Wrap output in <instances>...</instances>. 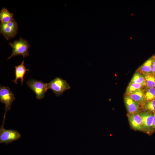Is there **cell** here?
Returning a JSON list of instances; mask_svg holds the SVG:
<instances>
[{"label":"cell","instance_id":"ac0fdd59","mask_svg":"<svg viewBox=\"0 0 155 155\" xmlns=\"http://www.w3.org/2000/svg\"><path fill=\"white\" fill-rule=\"evenodd\" d=\"M144 90V102L155 99V88L145 87Z\"/></svg>","mask_w":155,"mask_h":155},{"label":"cell","instance_id":"d6986e66","mask_svg":"<svg viewBox=\"0 0 155 155\" xmlns=\"http://www.w3.org/2000/svg\"><path fill=\"white\" fill-rule=\"evenodd\" d=\"M153 114V119L152 130V133L155 131V112Z\"/></svg>","mask_w":155,"mask_h":155},{"label":"cell","instance_id":"4fadbf2b","mask_svg":"<svg viewBox=\"0 0 155 155\" xmlns=\"http://www.w3.org/2000/svg\"><path fill=\"white\" fill-rule=\"evenodd\" d=\"M13 14L11 13L6 8H3L0 11V20L1 23H6L14 20Z\"/></svg>","mask_w":155,"mask_h":155},{"label":"cell","instance_id":"7a4b0ae2","mask_svg":"<svg viewBox=\"0 0 155 155\" xmlns=\"http://www.w3.org/2000/svg\"><path fill=\"white\" fill-rule=\"evenodd\" d=\"M6 115H4L3 123L0 128V143L7 145L19 140L21 135L18 131L14 130L7 129L4 127Z\"/></svg>","mask_w":155,"mask_h":155},{"label":"cell","instance_id":"5b68a950","mask_svg":"<svg viewBox=\"0 0 155 155\" xmlns=\"http://www.w3.org/2000/svg\"><path fill=\"white\" fill-rule=\"evenodd\" d=\"M15 99L14 94L9 86H0V101L5 105L4 115H6L7 112L11 109L12 102Z\"/></svg>","mask_w":155,"mask_h":155},{"label":"cell","instance_id":"2e32d148","mask_svg":"<svg viewBox=\"0 0 155 155\" xmlns=\"http://www.w3.org/2000/svg\"><path fill=\"white\" fill-rule=\"evenodd\" d=\"M130 82L141 84L145 87V83L144 76L137 71L133 74Z\"/></svg>","mask_w":155,"mask_h":155},{"label":"cell","instance_id":"30bf717a","mask_svg":"<svg viewBox=\"0 0 155 155\" xmlns=\"http://www.w3.org/2000/svg\"><path fill=\"white\" fill-rule=\"evenodd\" d=\"M24 61L23 60L21 64L17 66H15V79L14 80H12L16 84H18L17 80L19 79H21V84L22 85L23 81L24 80V78L26 72L27 71H29V69H26L24 65Z\"/></svg>","mask_w":155,"mask_h":155},{"label":"cell","instance_id":"9c48e42d","mask_svg":"<svg viewBox=\"0 0 155 155\" xmlns=\"http://www.w3.org/2000/svg\"><path fill=\"white\" fill-rule=\"evenodd\" d=\"M124 100L128 113H140V104L125 95L124 96Z\"/></svg>","mask_w":155,"mask_h":155},{"label":"cell","instance_id":"ba28073f","mask_svg":"<svg viewBox=\"0 0 155 155\" xmlns=\"http://www.w3.org/2000/svg\"><path fill=\"white\" fill-rule=\"evenodd\" d=\"M127 117L129 124L133 129L144 132L142 119L140 113H128Z\"/></svg>","mask_w":155,"mask_h":155},{"label":"cell","instance_id":"7c38bea8","mask_svg":"<svg viewBox=\"0 0 155 155\" xmlns=\"http://www.w3.org/2000/svg\"><path fill=\"white\" fill-rule=\"evenodd\" d=\"M125 95L138 103L140 105L144 102V90L143 88L139 89L131 94Z\"/></svg>","mask_w":155,"mask_h":155},{"label":"cell","instance_id":"8fae6325","mask_svg":"<svg viewBox=\"0 0 155 155\" xmlns=\"http://www.w3.org/2000/svg\"><path fill=\"white\" fill-rule=\"evenodd\" d=\"M155 59V54H154L141 65L137 71H139L142 75L147 73H151L152 64Z\"/></svg>","mask_w":155,"mask_h":155},{"label":"cell","instance_id":"5bb4252c","mask_svg":"<svg viewBox=\"0 0 155 155\" xmlns=\"http://www.w3.org/2000/svg\"><path fill=\"white\" fill-rule=\"evenodd\" d=\"M145 79L146 88H155V75L151 73L143 75Z\"/></svg>","mask_w":155,"mask_h":155},{"label":"cell","instance_id":"ffe728a7","mask_svg":"<svg viewBox=\"0 0 155 155\" xmlns=\"http://www.w3.org/2000/svg\"><path fill=\"white\" fill-rule=\"evenodd\" d=\"M152 73L155 75V59L152 64Z\"/></svg>","mask_w":155,"mask_h":155},{"label":"cell","instance_id":"e0dca14e","mask_svg":"<svg viewBox=\"0 0 155 155\" xmlns=\"http://www.w3.org/2000/svg\"><path fill=\"white\" fill-rule=\"evenodd\" d=\"M144 87L145 86L142 84L129 82L126 88L125 95H127L131 94L137 90Z\"/></svg>","mask_w":155,"mask_h":155},{"label":"cell","instance_id":"6da1fadb","mask_svg":"<svg viewBox=\"0 0 155 155\" xmlns=\"http://www.w3.org/2000/svg\"><path fill=\"white\" fill-rule=\"evenodd\" d=\"M9 44L12 48V51L8 60L18 55H21L25 57L29 55L28 50L30 48V45L26 40L23 38H20L13 42H9Z\"/></svg>","mask_w":155,"mask_h":155},{"label":"cell","instance_id":"277c9868","mask_svg":"<svg viewBox=\"0 0 155 155\" xmlns=\"http://www.w3.org/2000/svg\"><path fill=\"white\" fill-rule=\"evenodd\" d=\"M71 88L65 80L56 77L47 83V89H51L57 96H61L64 92Z\"/></svg>","mask_w":155,"mask_h":155},{"label":"cell","instance_id":"9a60e30c","mask_svg":"<svg viewBox=\"0 0 155 155\" xmlns=\"http://www.w3.org/2000/svg\"><path fill=\"white\" fill-rule=\"evenodd\" d=\"M141 105L143 111L152 114L155 112V99L145 102Z\"/></svg>","mask_w":155,"mask_h":155},{"label":"cell","instance_id":"8992f818","mask_svg":"<svg viewBox=\"0 0 155 155\" xmlns=\"http://www.w3.org/2000/svg\"><path fill=\"white\" fill-rule=\"evenodd\" d=\"M18 24L14 19L7 23H1L0 33L7 40L16 36L18 32Z\"/></svg>","mask_w":155,"mask_h":155},{"label":"cell","instance_id":"52a82bcc","mask_svg":"<svg viewBox=\"0 0 155 155\" xmlns=\"http://www.w3.org/2000/svg\"><path fill=\"white\" fill-rule=\"evenodd\" d=\"M140 114L142 119L144 132L149 135L152 134L153 114L144 111L140 112Z\"/></svg>","mask_w":155,"mask_h":155},{"label":"cell","instance_id":"3957f363","mask_svg":"<svg viewBox=\"0 0 155 155\" xmlns=\"http://www.w3.org/2000/svg\"><path fill=\"white\" fill-rule=\"evenodd\" d=\"M26 84L35 93L37 99L40 100L44 97L45 93L48 90L47 83L43 82L41 80L32 79L28 80Z\"/></svg>","mask_w":155,"mask_h":155}]
</instances>
